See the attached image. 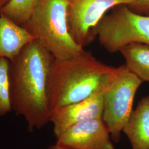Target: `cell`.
<instances>
[{"label":"cell","instance_id":"6da1fadb","mask_svg":"<svg viewBox=\"0 0 149 149\" xmlns=\"http://www.w3.org/2000/svg\"><path fill=\"white\" fill-rule=\"evenodd\" d=\"M55 59L34 39L10 63L12 111L25 119L30 132L39 130L49 123L47 85Z\"/></svg>","mask_w":149,"mask_h":149},{"label":"cell","instance_id":"7a4b0ae2","mask_svg":"<svg viewBox=\"0 0 149 149\" xmlns=\"http://www.w3.org/2000/svg\"><path fill=\"white\" fill-rule=\"evenodd\" d=\"M114 69L85 50L69 59H55L47 85L49 116L59 108L90 96Z\"/></svg>","mask_w":149,"mask_h":149},{"label":"cell","instance_id":"3957f363","mask_svg":"<svg viewBox=\"0 0 149 149\" xmlns=\"http://www.w3.org/2000/svg\"><path fill=\"white\" fill-rule=\"evenodd\" d=\"M68 0H38L29 18L22 25L57 60L81 53L84 48L70 33Z\"/></svg>","mask_w":149,"mask_h":149},{"label":"cell","instance_id":"277c9868","mask_svg":"<svg viewBox=\"0 0 149 149\" xmlns=\"http://www.w3.org/2000/svg\"><path fill=\"white\" fill-rule=\"evenodd\" d=\"M143 83L125 65L114 68L104 82L102 119L113 141L119 142L133 112L136 92Z\"/></svg>","mask_w":149,"mask_h":149},{"label":"cell","instance_id":"5b68a950","mask_svg":"<svg viewBox=\"0 0 149 149\" xmlns=\"http://www.w3.org/2000/svg\"><path fill=\"white\" fill-rule=\"evenodd\" d=\"M95 33L102 46L111 53L119 52L130 43L149 45V15H141L125 5L119 6L102 18Z\"/></svg>","mask_w":149,"mask_h":149},{"label":"cell","instance_id":"8992f818","mask_svg":"<svg viewBox=\"0 0 149 149\" xmlns=\"http://www.w3.org/2000/svg\"><path fill=\"white\" fill-rule=\"evenodd\" d=\"M135 0H68V21L70 33L84 48L96 37L97 26L106 12L119 6H129Z\"/></svg>","mask_w":149,"mask_h":149},{"label":"cell","instance_id":"52a82bcc","mask_svg":"<svg viewBox=\"0 0 149 149\" xmlns=\"http://www.w3.org/2000/svg\"><path fill=\"white\" fill-rule=\"evenodd\" d=\"M104 82L87 98L61 107L49 115V122L53 125L54 134L56 138L74 125L102 117Z\"/></svg>","mask_w":149,"mask_h":149},{"label":"cell","instance_id":"ba28073f","mask_svg":"<svg viewBox=\"0 0 149 149\" xmlns=\"http://www.w3.org/2000/svg\"><path fill=\"white\" fill-rule=\"evenodd\" d=\"M56 140L57 143L71 149H114L102 117L74 125Z\"/></svg>","mask_w":149,"mask_h":149},{"label":"cell","instance_id":"9c48e42d","mask_svg":"<svg viewBox=\"0 0 149 149\" xmlns=\"http://www.w3.org/2000/svg\"><path fill=\"white\" fill-rule=\"evenodd\" d=\"M35 38L22 27L0 14V59L12 61Z\"/></svg>","mask_w":149,"mask_h":149},{"label":"cell","instance_id":"30bf717a","mask_svg":"<svg viewBox=\"0 0 149 149\" xmlns=\"http://www.w3.org/2000/svg\"><path fill=\"white\" fill-rule=\"evenodd\" d=\"M132 149H149V95L139 102L123 129Z\"/></svg>","mask_w":149,"mask_h":149},{"label":"cell","instance_id":"8fae6325","mask_svg":"<svg viewBox=\"0 0 149 149\" xmlns=\"http://www.w3.org/2000/svg\"><path fill=\"white\" fill-rule=\"evenodd\" d=\"M119 52L125 59L127 69L143 82H149V45L130 43Z\"/></svg>","mask_w":149,"mask_h":149},{"label":"cell","instance_id":"7c38bea8","mask_svg":"<svg viewBox=\"0 0 149 149\" xmlns=\"http://www.w3.org/2000/svg\"><path fill=\"white\" fill-rule=\"evenodd\" d=\"M38 0H9L0 10V14L22 26L31 16Z\"/></svg>","mask_w":149,"mask_h":149},{"label":"cell","instance_id":"4fadbf2b","mask_svg":"<svg viewBox=\"0 0 149 149\" xmlns=\"http://www.w3.org/2000/svg\"><path fill=\"white\" fill-rule=\"evenodd\" d=\"M10 63L8 59H0V117L12 111L9 76Z\"/></svg>","mask_w":149,"mask_h":149},{"label":"cell","instance_id":"5bb4252c","mask_svg":"<svg viewBox=\"0 0 149 149\" xmlns=\"http://www.w3.org/2000/svg\"><path fill=\"white\" fill-rule=\"evenodd\" d=\"M129 7L136 12L149 15V0H135Z\"/></svg>","mask_w":149,"mask_h":149},{"label":"cell","instance_id":"9a60e30c","mask_svg":"<svg viewBox=\"0 0 149 149\" xmlns=\"http://www.w3.org/2000/svg\"><path fill=\"white\" fill-rule=\"evenodd\" d=\"M47 149H71L67 147H65L60 144L56 143V144L49 146Z\"/></svg>","mask_w":149,"mask_h":149},{"label":"cell","instance_id":"2e32d148","mask_svg":"<svg viewBox=\"0 0 149 149\" xmlns=\"http://www.w3.org/2000/svg\"><path fill=\"white\" fill-rule=\"evenodd\" d=\"M8 1L9 0H0V10L3 6L5 5Z\"/></svg>","mask_w":149,"mask_h":149}]
</instances>
